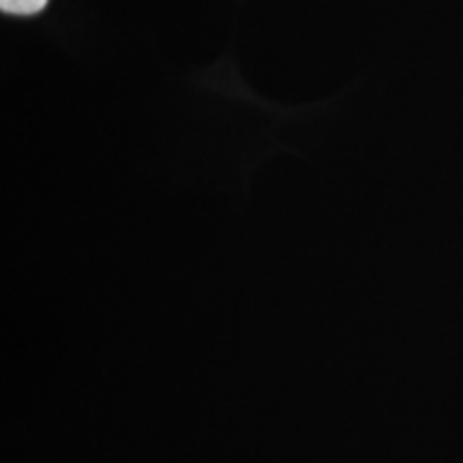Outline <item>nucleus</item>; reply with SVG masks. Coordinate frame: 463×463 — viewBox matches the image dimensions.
<instances>
[{
	"instance_id": "obj_1",
	"label": "nucleus",
	"mask_w": 463,
	"mask_h": 463,
	"mask_svg": "<svg viewBox=\"0 0 463 463\" xmlns=\"http://www.w3.org/2000/svg\"><path fill=\"white\" fill-rule=\"evenodd\" d=\"M48 0H0V9L14 15H33L39 14Z\"/></svg>"
}]
</instances>
